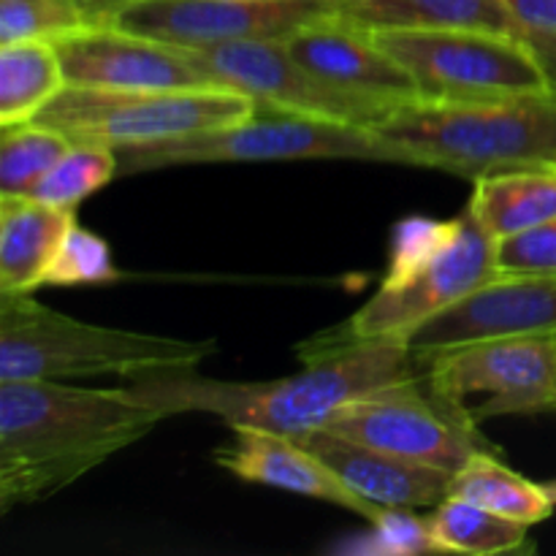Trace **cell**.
<instances>
[{
	"label": "cell",
	"instance_id": "6da1fadb",
	"mask_svg": "<svg viewBox=\"0 0 556 556\" xmlns=\"http://www.w3.org/2000/svg\"><path fill=\"white\" fill-rule=\"evenodd\" d=\"M166 418L134 386L0 380V514L54 497Z\"/></svg>",
	"mask_w": 556,
	"mask_h": 556
},
{
	"label": "cell",
	"instance_id": "7a4b0ae2",
	"mask_svg": "<svg viewBox=\"0 0 556 556\" xmlns=\"http://www.w3.org/2000/svg\"><path fill=\"white\" fill-rule=\"evenodd\" d=\"M304 369L266 383H228L199 378L195 369H166L134 380V389L168 418L179 413H210L228 427L302 438L324 429L348 402L421 375L407 340H348L334 329L299 348Z\"/></svg>",
	"mask_w": 556,
	"mask_h": 556
},
{
	"label": "cell",
	"instance_id": "3957f363",
	"mask_svg": "<svg viewBox=\"0 0 556 556\" xmlns=\"http://www.w3.org/2000/svg\"><path fill=\"white\" fill-rule=\"evenodd\" d=\"M375 134L400 147L410 166L472 182L500 168L556 161V92L483 101L413 98L391 109Z\"/></svg>",
	"mask_w": 556,
	"mask_h": 556
},
{
	"label": "cell",
	"instance_id": "277c9868",
	"mask_svg": "<svg viewBox=\"0 0 556 556\" xmlns=\"http://www.w3.org/2000/svg\"><path fill=\"white\" fill-rule=\"evenodd\" d=\"M500 277L497 239L470 210L451 220L407 217L391 237L389 269L375 296L342 324L348 340H407L451 304Z\"/></svg>",
	"mask_w": 556,
	"mask_h": 556
},
{
	"label": "cell",
	"instance_id": "5b68a950",
	"mask_svg": "<svg viewBox=\"0 0 556 556\" xmlns=\"http://www.w3.org/2000/svg\"><path fill=\"white\" fill-rule=\"evenodd\" d=\"M215 351L212 340L81 324L30 293H0V380H139L166 369H195Z\"/></svg>",
	"mask_w": 556,
	"mask_h": 556
},
{
	"label": "cell",
	"instance_id": "8992f818",
	"mask_svg": "<svg viewBox=\"0 0 556 556\" xmlns=\"http://www.w3.org/2000/svg\"><path fill=\"white\" fill-rule=\"evenodd\" d=\"M114 152L119 161V177L193 163L378 161L410 166V157L375 130L288 112H277L275 117H258L255 112L242 123Z\"/></svg>",
	"mask_w": 556,
	"mask_h": 556
},
{
	"label": "cell",
	"instance_id": "52a82bcc",
	"mask_svg": "<svg viewBox=\"0 0 556 556\" xmlns=\"http://www.w3.org/2000/svg\"><path fill=\"white\" fill-rule=\"evenodd\" d=\"M255 112L258 103L239 90H96L68 85L30 123L60 130L71 141L123 150L242 123Z\"/></svg>",
	"mask_w": 556,
	"mask_h": 556
},
{
	"label": "cell",
	"instance_id": "ba28073f",
	"mask_svg": "<svg viewBox=\"0 0 556 556\" xmlns=\"http://www.w3.org/2000/svg\"><path fill=\"white\" fill-rule=\"evenodd\" d=\"M375 41L410 74L427 101H483L552 90L535 52L519 33L383 30Z\"/></svg>",
	"mask_w": 556,
	"mask_h": 556
},
{
	"label": "cell",
	"instance_id": "9c48e42d",
	"mask_svg": "<svg viewBox=\"0 0 556 556\" xmlns=\"http://www.w3.org/2000/svg\"><path fill=\"white\" fill-rule=\"evenodd\" d=\"M478 427L481 424L465 405L445 400L418 375L348 402L324 429L362 445L456 472L478 451H494Z\"/></svg>",
	"mask_w": 556,
	"mask_h": 556
},
{
	"label": "cell",
	"instance_id": "30bf717a",
	"mask_svg": "<svg viewBox=\"0 0 556 556\" xmlns=\"http://www.w3.org/2000/svg\"><path fill=\"white\" fill-rule=\"evenodd\" d=\"M416 356L421 378L445 400L467 407L470 396H486L470 410L478 424L556 407V331L494 337Z\"/></svg>",
	"mask_w": 556,
	"mask_h": 556
},
{
	"label": "cell",
	"instance_id": "8fae6325",
	"mask_svg": "<svg viewBox=\"0 0 556 556\" xmlns=\"http://www.w3.org/2000/svg\"><path fill=\"white\" fill-rule=\"evenodd\" d=\"M228 90H239L271 112L302 114L326 123L375 130L391 112L389 103L342 90L288 52L286 41L253 38L193 49Z\"/></svg>",
	"mask_w": 556,
	"mask_h": 556
},
{
	"label": "cell",
	"instance_id": "7c38bea8",
	"mask_svg": "<svg viewBox=\"0 0 556 556\" xmlns=\"http://www.w3.org/2000/svg\"><path fill=\"white\" fill-rule=\"evenodd\" d=\"M331 14V0H128L103 25L185 49L228 41H286Z\"/></svg>",
	"mask_w": 556,
	"mask_h": 556
},
{
	"label": "cell",
	"instance_id": "4fadbf2b",
	"mask_svg": "<svg viewBox=\"0 0 556 556\" xmlns=\"http://www.w3.org/2000/svg\"><path fill=\"white\" fill-rule=\"evenodd\" d=\"M60 63L71 87L96 90H228L193 49L139 33L96 25L60 38Z\"/></svg>",
	"mask_w": 556,
	"mask_h": 556
},
{
	"label": "cell",
	"instance_id": "5bb4252c",
	"mask_svg": "<svg viewBox=\"0 0 556 556\" xmlns=\"http://www.w3.org/2000/svg\"><path fill=\"white\" fill-rule=\"evenodd\" d=\"M543 331H556V277L500 275L418 326L407 337V345L416 353H429Z\"/></svg>",
	"mask_w": 556,
	"mask_h": 556
},
{
	"label": "cell",
	"instance_id": "9a60e30c",
	"mask_svg": "<svg viewBox=\"0 0 556 556\" xmlns=\"http://www.w3.org/2000/svg\"><path fill=\"white\" fill-rule=\"evenodd\" d=\"M212 459L242 481L331 503L337 508L362 516L372 527L389 510L358 497L313 451H307L299 440L286 438V434L264 432V429L253 427H231V440L215 448Z\"/></svg>",
	"mask_w": 556,
	"mask_h": 556
},
{
	"label": "cell",
	"instance_id": "2e32d148",
	"mask_svg": "<svg viewBox=\"0 0 556 556\" xmlns=\"http://www.w3.org/2000/svg\"><path fill=\"white\" fill-rule=\"evenodd\" d=\"M286 47L299 63L342 90L389 106L418 98L416 81L375 41L372 33L337 20L334 14L299 27L286 38Z\"/></svg>",
	"mask_w": 556,
	"mask_h": 556
},
{
	"label": "cell",
	"instance_id": "e0dca14e",
	"mask_svg": "<svg viewBox=\"0 0 556 556\" xmlns=\"http://www.w3.org/2000/svg\"><path fill=\"white\" fill-rule=\"evenodd\" d=\"M293 440L313 451L358 497L380 505V508H438L451 492L454 472L405 459V456L389 454V451L372 448V445H362L356 440L340 438L329 429H315V432Z\"/></svg>",
	"mask_w": 556,
	"mask_h": 556
},
{
	"label": "cell",
	"instance_id": "ac0fdd59",
	"mask_svg": "<svg viewBox=\"0 0 556 556\" xmlns=\"http://www.w3.org/2000/svg\"><path fill=\"white\" fill-rule=\"evenodd\" d=\"M74 226V210L30 195H0V293H33L47 286Z\"/></svg>",
	"mask_w": 556,
	"mask_h": 556
},
{
	"label": "cell",
	"instance_id": "d6986e66",
	"mask_svg": "<svg viewBox=\"0 0 556 556\" xmlns=\"http://www.w3.org/2000/svg\"><path fill=\"white\" fill-rule=\"evenodd\" d=\"M467 210L494 239L556 220V161L500 168L472 179Z\"/></svg>",
	"mask_w": 556,
	"mask_h": 556
},
{
	"label": "cell",
	"instance_id": "ffe728a7",
	"mask_svg": "<svg viewBox=\"0 0 556 556\" xmlns=\"http://www.w3.org/2000/svg\"><path fill=\"white\" fill-rule=\"evenodd\" d=\"M331 14L369 33L448 27L519 33L503 0H331Z\"/></svg>",
	"mask_w": 556,
	"mask_h": 556
},
{
	"label": "cell",
	"instance_id": "44dd1931",
	"mask_svg": "<svg viewBox=\"0 0 556 556\" xmlns=\"http://www.w3.org/2000/svg\"><path fill=\"white\" fill-rule=\"evenodd\" d=\"M448 497L467 500L530 527L552 519L556 508L543 483L527 481L525 476L505 467L494 451H478L462 470L454 472Z\"/></svg>",
	"mask_w": 556,
	"mask_h": 556
},
{
	"label": "cell",
	"instance_id": "7402d4cb",
	"mask_svg": "<svg viewBox=\"0 0 556 556\" xmlns=\"http://www.w3.org/2000/svg\"><path fill=\"white\" fill-rule=\"evenodd\" d=\"M68 87L52 41H16L0 47V125L30 123Z\"/></svg>",
	"mask_w": 556,
	"mask_h": 556
},
{
	"label": "cell",
	"instance_id": "603a6c76",
	"mask_svg": "<svg viewBox=\"0 0 556 556\" xmlns=\"http://www.w3.org/2000/svg\"><path fill=\"white\" fill-rule=\"evenodd\" d=\"M434 554L497 556L530 552V525L500 516L467 500L445 497L427 516Z\"/></svg>",
	"mask_w": 556,
	"mask_h": 556
},
{
	"label": "cell",
	"instance_id": "cb8c5ba5",
	"mask_svg": "<svg viewBox=\"0 0 556 556\" xmlns=\"http://www.w3.org/2000/svg\"><path fill=\"white\" fill-rule=\"evenodd\" d=\"M117 177L119 161L112 147L96 144V141H74L27 195L43 204L76 210L79 201L106 188Z\"/></svg>",
	"mask_w": 556,
	"mask_h": 556
},
{
	"label": "cell",
	"instance_id": "d4e9b609",
	"mask_svg": "<svg viewBox=\"0 0 556 556\" xmlns=\"http://www.w3.org/2000/svg\"><path fill=\"white\" fill-rule=\"evenodd\" d=\"M74 141L38 123L3 125L0 134V195H27L33 185L68 152Z\"/></svg>",
	"mask_w": 556,
	"mask_h": 556
},
{
	"label": "cell",
	"instance_id": "484cf974",
	"mask_svg": "<svg viewBox=\"0 0 556 556\" xmlns=\"http://www.w3.org/2000/svg\"><path fill=\"white\" fill-rule=\"evenodd\" d=\"M96 27L79 0H0V47L16 41H52Z\"/></svg>",
	"mask_w": 556,
	"mask_h": 556
},
{
	"label": "cell",
	"instance_id": "4316f807",
	"mask_svg": "<svg viewBox=\"0 0 556 556\" xmlns=\"http://www.w3.org/2000/svg\"><path fill=\"white\" fill-rule=\"evenodd\" d=\"M117 277L119 269L114 266L109 244L92 231L74 226L54 258L47 286H98Z\"/></svg>",
	"mask_w": 556,
	"mask_h": 556
},
{
	"label": "cell",
	"instance_id": "83f0119b",
	"mask_svg": "<svg viewBox=\"0 0 556 556\" xmlns=\"http://www.w3.org/2000/svg\"><path fill=\"white\" fill-rule=\"evenodd\" d=\"M497 269L505 277H556V220L497 239Z\"/></svg>",
	"mask_w": 556,
	"mask_h": 556
},
{
	"label": "cell",
	"instance_id": "f1b7e54d",
	"mask_svg": "<svg viewBox=\"0 0 556 556\" xmlns=\"http://www.w3.org/2000/svg\"><path fill=\"white\" fill-rule=\"evenodd\" d=\"M375 552L380 554H434L427 516H413L410 510H386L375 525Z\"/></svg>",
	"mask_w": 556,
	"mask_h": 556
},
{
	"label": "cell",
	"instance_id": "f546056e",
	"mask_svg": "<svg viewBox=\"0 0 556 556\" xmlns=\"http://www.w3.org/2000/svg\"><path fill=\"white\" fill-rule=\"evenodd\" d=\"M519 33H556V0H503Z\"/></svg>",
	"mask_w": 556,
	"mask_h": 556
},
{
	"label": "cell",
	"instance_id": "4dcf8cb0",
	"mask_svg": "<svg viewBox=\"0 0 556 556\" xmlns=\"http://www.w3.org/2000/svg\"><path fill=\"white\" fill-rule=\"evenodd\" d=\"M535 52L543 74H546L548 87L556 92V33H519Z\"/></svg>",
	"mask_w": 556,
	"mask_h": 556
},
{
	"label": "cell",
	"instance_id": "1f68e13d",
	"mask_svg": "<svg viewBox=\"0 0 556 556\" xmlns=\"http://www.w3.org/2000/svg\"><path fill=\"white\" fill-rule=\"evenodd\" d=\"M125 3H128V0H81V5L90 11V16L96 20V25H103V22H106L109 16H112L114 11Z\"/></svg>",
	"mask_w": 556,
	"mask_h": 556
},
{
	"label": "cell",
	"instance_id": "d6a6232c",
	"mask_svg": "<svg viewBox=\"0 0 556 556\" xmlns=\"http://www.w3.org/2000/svg\"><path fill=\"white\" fill-rule=\"evenodd\" d=\"M543 486H546V492L552 494V500L556 503V478H554V481H546V483H543Z\"/></svg>",
	"mask_w": 556,
	"mask_h": 556
},
{
	"label": "cell",
	"instance_id": "836d02e7",
	"mask_svg": "<svg viewBox=\"0 0 556 556\" xmlns=\"http://www.w3.org/2000/svg\"><path fill=\"white\" fill-rule=\"evenodd\" d=\"M79 3H81V0H79Z\"/></svg>",
	"mask_w": 556,
	"mask_h": 556
},
{
	"label": "cell",
	"instance_id": "e575fe53",
	"mask_svg": "<svg viewBox=\"0 0 556 556\" xmlns=\"http://www.w3.org/2000/svg\"><path fill=\"white\" fill-rule=\"evenodd\" d=\"M554 410H556V407H554Z\"/></svg>",
	"mask_w": 556,
	"mask_h": 556
}]
</instances>
